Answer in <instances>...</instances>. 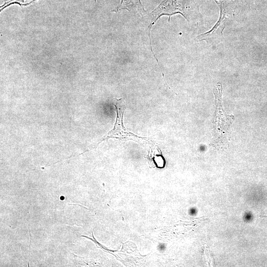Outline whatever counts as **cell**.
Returning a JSON list of instances; mask_svg holds the SVG:
<instances>
[{
  "instance_id": "cell-1",
  "label": "cell",
  "mask_w": 267,
  "mask_h": 267,
  "mask_svg": "<svg viewBox=\"0 0 267 267\" xmlns=\"http://www.w3.org/2000/svg\"><path fill=\"white\" fill-rule=\"evenodd\" d=\"M180 14L189 22L199 14L198 5L196 0H164L149 14L150 23L148 27V33L151 44L150 31L152 26L162 16L169 17V22L172 15Z\"/></svg>"
},
{
  "instance_id": "cell-2",
  "label": "cell",
  "mask_w": 267,
  "mask_h": 267,
  "mask_svg": "<svg viewBox=\"0 0 267 267\" xmlns=\"http://www.w3.org/2000/svg\"><path fill=\"white\" fill-rule=\"evenodd\" d=\"M222 86L218 83L214 90L215 96L216 110L214 120V146H222L228 143L230 138V127L234 120L232 115H227L222 106Z\"/></svg>"
},
{
  "instance_id": "cell-3",
  "label": "cell",
  "mask_w": 267,
  "mask_h": 267,
  "mask_svg": "<svg viewBox=\"0 0 267 267\" xmlns=\"http://www.w3.org/2000/svg\"><path fill=\"white\" fill-rule=\"evenodd\" d=\"M220 8L217 22L209 31L197 37L199 41H205L208 45H216L223 40V31L234 18L238 0H214Z\"/></svg>"
},
{
  "instance_id": "cell-4",
  "label": "cell",
  "mask_w": 267,
  "mask_h": 267,
  "mask_svg": "<svg viewBox=\"0 0 267 267\" xmlns=\"http://www.w3.org/2000/svg\"><path fill=\"white\" fill-rule=\"evenodd\" d=\"M125 99L121 98L116 101L115 107L117 111V119L114 129L109 132L106 136L103 137L96 145L98 144L102 141L110 137L121 136V133L124 130L122 124V117L125 111ZM122 135V134H121Z\"/></svg>"
},
{
  "instance_id": "cell-5",
  "label": "cell",
  "mask_w": 267,
  "mask_h": 267,
  "mask_svg": "<svg viewBox=\"0 0 267 267\" xmlns=\"http://www.w3.org/2000/svg\"><path fill=\"white\" fill-rule=\"evenodd\" d=\"M123 9L127 10L130 12H137L142 17L146 13L141 0H121L120 5L112 11L117 12Z\"/></svg>"
},
{
  "instance_id": "cell-6",
  "label": "cell",
  "mask_w": 267,
  "mask_h": 267,
  "mask_svg": "<svg viewBox=\"0 0 267 267\" xmlns=\"http://www.w3.org/2000/svg\"><path fill=\"white\" fill-rule=\"evenodd\" d=\"M38 0H6L4 3L0 5V10L1 12L4 8L12 4H18L21 7L26 6L32 4Z\"/></svg>"
},
{
  "instance_id": "cell-7",
  "label": "cell",
  "mask_w": 267,
  "mask_h": 267,
  "mask_svg": "<svg viewBox=\"0 0 267 267\" xmlns=\"http://www.w3.org/2000/svg\"><path fill=\"white\" fill-rule=\"evenodd\" d=\"M250 219V216L249 214H246L245 216V220H249Z\"/></svg>"
},
{
  "instance_id": "cell-8",
  "label": "cell",
  "mask_w": 267,
  "mask_h": 267,
  "mask_svg": "<svg viewBox=\"0 0 267 267\" xmlns=\"http://www.w3.org/2000/svg\"><path fill=\"white\" fill-rule=\"evenodd\" d=\"M196 213V210L194 209H192L190 210V213L192 214H195Z\"/></svg>"
}]
</instances>
